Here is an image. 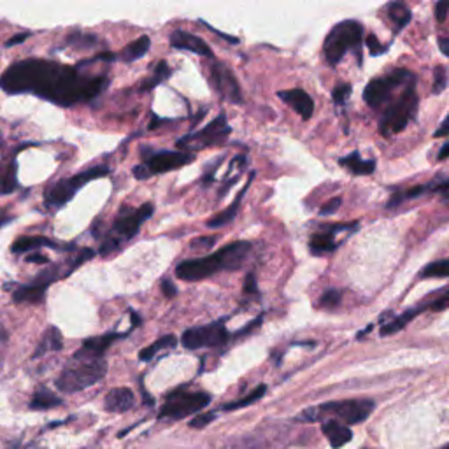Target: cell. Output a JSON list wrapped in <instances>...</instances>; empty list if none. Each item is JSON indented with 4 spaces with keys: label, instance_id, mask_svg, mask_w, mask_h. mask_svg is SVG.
I'll return each instance as SVG.
<instances>
[{
    "label": "cell",
    "instance_id": "3",
    "mask_svg": "<svg viewBox=\"0 0 449 449\" xmlns=\"http://www.w3.org/2000/svg\"><path fill=\"white\" fill-rule=\"evenodd\" d=\"M376 403L367 398L354 400H337V402H327L322 406L309 407L302 411L297 416V421L304 423H316V421H339L342 425H356L367 420L374 411Z\"/></svg>",
    "mask_w": 449,
    "mask_h": 449
},
{
    "label": "cell",
    "instance_id": "37",
    "mask_svg": "<svg viewBox=\"0 0 449 449\" xmlns=\"http://www.w3.org/2000/svg\"><path fill=\"white\" fill-rule=\"evenodd\" d=\"M351 90L353 88H351V85H348V83H339V85L334 88V92H332V97H334L335 104H344V102L349 99Z\"/></svg>",
    "mask_w": 449,
    "mask_h": 449
},
{
    "label": "cell",
    "instance_id": "45",
    "mask_svg": "<svg viewBox=\"0 0 449 449\" xmlns=\"http://www.w3.org/2000/svg\"><path fill=\"white\" fill-rule=\"evenodd\" d=\"M32 36V33L30 32H23V33H16V36H13L11 37V39H7L6 43H4V46L6 48H13V46H18V44H23L26 39H28V37Z\"/></svg>",
    "mask_w": 449,
    "mask_h": 449
},
{
    "label": "cell",
    "instance_id": "18",
    "mask_svg": "<svg viewBox=\"0 0 449 449\" xmlns=\"http://www.w3.org/2000/svg\"><path fill=\"white\" fill-rule=\"evenodd\" d=\"M278 97L285 102V104H288L293 111L299 112L302 120H311L312 112H315V100H312L311 95L305 93L304 90H282V92L278 93Z\"/></svg>",
    "mask_w": 449,
    "mask_h": 449
},
{
    "label": "cell",
    "instance_id": "5",
    "mask_svg": "<svg viewBox=\"0 0 449 449\" xmlns=\"http://www.w3.org/2000/svg\"><path fill=\"white\" fill-rule=\"evenodd\" d=\"M153 211H154V206L151 202L142 204L139 209H130V211L123 209L122 213L118 214V218H116L111 228H109L105 239L102 241V244L99 248L100 255L102 256L111 255V253L118 251L123 244L128 243V241L134 239V237L139 233V230H141L142 223L153 216Z\"/></svg>",
    "mask_w": 449,
    "mask_h": 449
},
{
    "label": "cell",
    "instance_id": "27",
    "mask_svg": "<svg viewBox=\"0 0 449 449\" xmlns=\"http://www.w3.org/2000/svg\"><path fill=\"white\" fill-rule=\"evenodd\" d=\"M62 348H63L62 334H60V330L56 327H50L46 332H44L43 339H41L36 353H33V358H39L46 353H53V351H60Z\"/></svg>",
    "mask_w": 449,
    "mask_h": 449
},
{
    "label": "cell",
    "instance_id": "47",
    "mask_svg": "<svg viewBox=\"0 0 449 449\" xmlns=\"http://www.w3.org/2000/svg\"><path fill=\"white\" fill-rule=\"evenodd\" d=\"M200 23L206 26V28H209L213 33H216L218 37H221V39L228 41V43H232V44H239V39H237V37L228 36V33H223V32H218V28H213V26H211L209 23H207V21H204V20H200Z\"/></svg>",
    "mask_w": 449,
    "mask_h": 449
},
{
    "label": "cell",
    "instance_id": "49",
    "mask_svg": "<svg viewBox=\"0 0 449 449\" xmlns=\"http://www.w3.org/2000/svg\"><path fill=\"white\" fill-rule=\"evenodd\" d=\"M449 11V2H439L435 6V16L439 21H444L446 20V14Z\"/></svg>",
    "mask_w": 449,
    "mask_h": 449
},
{
    "label": "cell",
    "instance_id": "26",
    "mask_svg": "<svg viewBox=\"0 0 449 449\" xmlns=\"http://www.w3.org/2000/svg\"><path fill=\"white\" fill-rule=\"evenodd\" d=\"M151 48V39L149 36H141L139 39L132 41L130 44H127L122 51H120L118 58L123 60V62L130 63L135 62V60H141L146 53L149 51Z\"/></svg>",
    "mask_w": 449,
    "mask_h": 449
},
{
    "label": "cell",
    "instance_id": "14",
    "mask_svg": "<svg viewBox=\"0 0 449 449\" xmlns=\"http://www.w3.org/2000/svg\"><path fill=\"white\" fill-rule=\"evenodd\" d=\"M209 81L213 85L214 92L226 102L232 104H241L243 102V93H241L239 83H237L236 75L228 67L220 62H213L209 69Z\"/></svg>",
    "mask_w": 449,
    "mask_h": 449
},
{
    "label": "cell",
    "instance_id": "34",
    "mask_svg": "<svg viewBox=\"0 0 449 449\" xmlns=\"http://www.w3.org/2000/svg\"><path fill=\"white\" fill-rule=\"evenodd\" d=\"M420 275L423 279L428 278H449V260H437V262L428 263Z\"/></svg>",
    "mask_w": 449,
    "mask_h": 449
},
{
    "label": "cell",
    "instance_id": "54",
    "mask_svg": "<svg viewBox=\"0 0 449 449\" xmlns=\"http://www.w3.org/2000/svg\"><path fill=\"white\" fill-rule=\"evenodd\" d=\"M130 318H132V323H134V327H141V318H139L137 312L130 311Z\"/></svg>",
    "mask_w": 449,
    "mask_h": 449
},
{
    "label": "cell",
    "instance_id": "29",
    "mask_svg": "<svg viewBox=\"0 0 449 449\" xmlns=\"http://www.w3.org/2000/svg\"><path fill=\"white\" fill-rule=\"evenodd\" d=\"M176 344H177L176 335H172V334L164 335V337L157 339V341H154L151 346H148V348L142 349L141 353H139V360H141V361H149V360H153L154 354L160 353V351H164V349H172V348H176Z\"/></svg>",
    "mask_w": 449,
    "mask_h": 449
},
{
    "label": "cell",
    "instance_id": "36",
    "mask_svg": "<svg viewBox=\"0 0 449 449\" xmlns=\"http://www.w3.org/2000/svg\"><path fill=\"white\" fill-rule=\"evenodd\" d=\"M341 300H342V293L339 292V290H328V292L323 293L322 299H319V305L324 309H334L341 304Z\"/></svg>",
    "mask_w": 449,
    "mask_h": 449
},
{
    "label": "cell",
    "instance_id": "32",
    "mask_svg": "<svg viewBox=\"0 0 449 449\" xmlns=\"http://www.w3.org/2000/svg\"><path fill=\"white\" fill-rule=\"evenodd\" d=\"M95 36H90V33H81V32H74L70 33L69 37L65 39L63 46H70L75 48V50H88V48L95 46Z\"/></svg>",
    "mask_w": 449,
    "mask_h": 449
},
{
    "label": "cell",
    "instance_id": "43",
    "mask_svg": "<svg viewBox=\"0 0 449 449\" xmlns=\"http://www.w3.org/2000/svg\"><path fill=\"white\" fill-rule=\"evenodd\" d=\"M244 295H258V285H256L255 274H248L244 281Z\"/></svg>",
    "mask_w": 449,
    "mask_h": 449
},
{
    "label": "cell",
    "instance_id": "16",
    "mask_svg": "<svg viewBox=\"0 0 449 449\" xmlns=\"http://www.w3.org/2000/svg\"><path fill=\"white\" fill-rule=\"evenodd\" d=\"M356 223H330V225H324L322 232L315 233L309 241V250H311L312 255L316 256H322L327 255V253L334 251L337 248L335 244V233L342 232V230H349Z\"/></svg>",
    "mask_w": 449,
    "mask_h": 449
},
{
    "label": "cell",
    "instance_id": "42",
    "mask_svg": "<svg viewBox=\"0 0 449 449\" xmlns=\"http://www.w3.org/2000/svg\"><path fill=\"white\" fill-rule=\"evenodd\" d=\"M341 204H342L341 197L330 199L327 204H323L322 209H319V214H322V216H330V214L337 213V209L341 207Z\"/></svg>",
    "mask_w": 449,
    "mask_h": 449
},
{
    "label": "cell",
    "instance_id": "25",
    "mask_svg": "<svg viewBox=\"0 0 449 449\" xmlns=\"http://www.w3.org/2000/svg\"><path fill=\"white\" fill-rule=\"evenodd\" d=\"M339 164H341L344 169H348L351 174H354V176H369L376 171V162L365 160V158H361L356 151L348 154V157L341 158Z\"/></svg>",
    "mask_w": 449,
    "mask_h": 449
},
{
    "label": "cell",
    "instance_id": "11",
    "mask_svg": "<svg viewBox=\"0 0 449 449\" xmlns=\"http://www.w3.org/2000/svg\"><path fill=\"white\" fill-rule=\"evenodd\" d=\"M211 395L206 391H186L177 390L171 393L165 400L164 407L160 409L162 418H171V420H183L190 414L199 413L204 407L209 406Z\"/></svg>",
    "mask_w": 449,
    "mask_h": 449
},
{
    "label": "cell",
    "instance_id": "9",
    "mask_svg": "<svg viewBox=\"0 0 449 449\" xmlns=\"http://www.w3.org/2000/svg\"><path fill=\"white\" fill-rule=\"evenodd\" d=\"M418 95L414 92V86L407 88L406 92L400 95L390 107L386 109V112L383 115L379 123L381 134L390 137V135L400 134L407 125L411 123V120L414 118L418 111Z\"/></svg>",
    "mask_w": 449,
    "mask_h": 449
},
{
    "label": "cell",
    "instance_id": "22",
    "mask_svg": "<svg viewBox=\"0 0 449 449\" xmlns=\"http://www.w3.org/2000/svg\"><path fill=\"white\" fill-rule=\"evenodd\" d=\"M134 391L128 390V388H115L107 393L104 406L109 413H125V411H130L134 407Z\"/></svg>",
    "mask_w": 449,
    "mask_h": 449
},
{
    "label": "cell",
    "instance_id": "55",
    "mask_svg": "<svg viewBox=\"0 0 449 449\" xmlns=\"http://www.w3.org/2000/svg\"><path fill=\"white\" fill-rule=\"evenodd\" d=\"M440 449H449V444H448V446H444V448H440Z\"/></svg>",
    "mask_w": 449,
    "mask_h": 449
},
{
    "label": "cell",
    "instance_id": "51",
    "mask_svg": "<svg viewBox=\"0 0 449 449\" xmlns=\"http://www.w3.org/2000/svg\"><path fill=\"white\" fill-rule=\"evenodd\" d=\"M448 134H449V116L446 120H444L440 128H437L435 134H433V137H444V135H448Z\"/></svg>",
    "mask_w": 449,
    "mask_h": 449
},
{
    "label": "cell",
    "instance_id": "10",
    "mask_svg": "<svg viewBox=\"0 0 449 449\" xmlns=\"http://www.w3.org/2000/svg\"><path fill=\"white\" fill-rule=\"evenodd\" d=\"M400 86H414V74L407 69H395L386 75L374 78L364 90V100L367 102L369 107L379 109L388 99L391 92L400 88Z\"/></svg>",
    "mask_w": 449,
    "mask_h": 449
},
{
    "label": "cell",
    "instance_id": "48",
    "mask_svg": "<svg viewBox=\"0 0 449 449\" xmlns=\"http://www.w3.org/2000/svg\"><path fill=\"white\" fill-rule=\"evenodd\" d=\"M26 262L28 263H36V265H44V263H50V258L46 255H41V253H30L26 256Z\"/></svg>",
    "mask_w": 449,
    "mask_h": 449
},
{
    "label": "cell",
    "instance_id": "35",
    "mask_svg": "<svg viewBox=\"0 0 449 449\" xmlns=\"http://www.w3.org/2000/svg\"><path fill=\"white\" fill-rule=\"evenodd\" d=\"M449 86V73L444 67H437L435 74H433V93L439 95Z\"/></svg>",
    "mask_w": 449,
    "mask_h": 449
},
{
    "label": "cell",
    "instance_id": "31",
    "mask_svg": "<svg viewBox=\"0 0 449 449\" xmlns=\"http://www.w3.org/2000/svg\"><path fill=\"white\" fill-rule=\"evenodd\" d=\"M388 13H390V18L393 20L395 26H397V32H400V30L411 21V11L407 9L406 4L402 2L391 4V6L388 7Z\"/></svg>",
    "mask_w": 449,
    "mask_h": 449
},
{
    "label": "cell",
    "instance_id": "19",
    "mask_svg": "<svg viewBox=\"0 0 449 449\" xmlns=\"http://www.w3.org/2000/svg\"><path fill=\"white\" fill-rule=\"evenodd\" d=\"M130 332H125V334H118V332H111V334H104V335H97V337H90L86 341H83L81 348H79L78 353L83 354V356H92V358H104V351L109 348L115 341L118 339L127 337Z\"/></svg>",
    "mask_w": 449,
    "mask_h": 449
},
{
    "label": "cell",
    "instance_id": "23",
    "mask_svg": "<svg viewBox=\"0 0 449 449\" xmlns=\"http://www.w3.org/2000/svg\"><path fill=\"white\" fill-rule=\"evenodd\" d=\"M322 430H323L324 437L328 439V443H330V446L334 449L346 446V444L351 440V437H353V432H351L348 426L334 420L324 421Z\"/></svg>",
    "mask_w": 449,
    "mask_h": 449
},
{
    "label": "cell",
    "instance_id": "2",
    "mask_svg": "<svg viewBox=\"0 0 449 449\" xmlns=\"http://www.w3.org/2000/svg\"><path fill=\"white\" fill-rule=\"evenodd\" d=\"M251 251V243L248 241H236L218 250L213 255L200 256V258L184 260L176 267V275L183 281H200L225 270H239L246 262Z\"/></svg>",
    "mask_w": 449,
    "mask_h": 449
},
{
    "label": "cell",
    "instance_id": "52",
    "mask_svg": "<svg viewBox=\"0 0 449 449\" xmlns=\"http://www.w3.org/2000/svg\"><path fill=\"white\" fill-rule=\"evenodd\" d=\"M439 48L444 55L449 56V37H443V39H439Z\"/></svg>",
    "mask_w": 449,
    "mask_h": 449
},
{
    "label": "cell",
    "instance_id": "33",
    "mask_svg": "<svg viewBox=\"0 0 449 449\" xmlns=\"http://www.w3.org/2000/svg\"><path fill=\"white\" fill-rule=\"evenodd\" d=\"M265 391H267L265 384H260V386L256 388V390H253L248 397L237 400V402L226 403V406H223V411H236V409H243V407H246V406H251V403H255L256 400L262 398L263 395H265Z\"/></svg>",
    "mask_w": 449,
    "mask_h": 449
},
{
    "label": "cell",
    "instance_id": "38",
    "mask_svg": "<svg viewBox=\"0 0 449 449\" xmlns=\"http://www.w3.org/2000/svg\"><path fill=\"white\" fill-rule=\"evenodd\" d=\"M218 236H209V237H197L190 243L191 250H200V251H209L211 248L216 244Z\"/></svg>",
    "mask_w": 449,
    "mask_h": 449
},
{
    "label": "cell",
    "instance_id": "8",
    "mask_svg": "<svg viewBox=\"0 0 449 449\" xmlns=\"http://www.w3.org/2000/svg\"><path fill=\"white\" fill-rule=\"evenodd\" d=\"M232 134V127L228 125V120L225 115H220L214 118L213 122L207 123L197 132L183 135L179 141H176V146L179 149L188 151V153H195L204 148H213V146L223 144L226 139Z\"/></svg>",
    "mask_w": 449,
    "mask_h": 449
},
{
    "label": "cell",
    "instance_id": "20",
    "mask_svg": "<svg viewBox=\"0 0 449 449\" xmlns=\"http://www.w3.org/2000/svg\"><path fill=\"white\" fill-rule=\"evenodd\" d=\"M253 177H255V172H251L250 179H248V183H246V186H244L243 190L239 191V195H237L236 200H233V202L230 204V206L226 207L225 211H221L220 214H216V216H213V218H211V220H207L206 226H209V228H221V226L230 225L233 220H236L237 213H239V206H241V202H243V197H244V195H246L248 188H250V183L253 181Z\"/></svg>",
    "mask_w": 449,
    "mask_h": 449
},
{
    "label": "cell",
    "instance_id": "21",
    "mask_svg": "<svg viewBox=\"0 0 449 449\" xmlns=\"http://www.w3.org/2000/svg\"><path fill=\"white\" fill-rule=\"evenodd\" d=\"M18 190V162L14 157L0 162V195H11Z\"/></svg>",
    "mask_w": 449,
    "mask_h": 449
},
{
    "label": "cell",
    "instance_id": "4",
    "mask_svg": "<svg viewBox=\"0 0 449 449\" xmlns=\"http://www.w3.org/2000/svg\"><path fill=\"white\" fill-rule=\"evenodd\" d=\"M107 372V361L105 358L83 356L75 353L60 376L56 377L55 384L63 393H75V391L86 390V388L97 384Z\"/></svg>",
    "mask_w": 449,
    "mask_h": 449
},
{
    "label": "cell",
    "instance_id": "6",
    "mask_svg": "<svg viewBox=\"0 0 449 449\" xmlns=\"http://www.w3.org/2000/svg\"><path fill=\"white\" fill-rule=\"evenodd\" d=\"M109 172L111 171L105 165H97V167L86 169V171L79 172V174L73 177H67V179L55 181L44 190V207L51 211V213H56V211L62 209L63 206H67L74 199L75 191L81 190L90 181L107 176Z\"/></svg>",
    "mask_w": 449,
    "mask_h": 449
},
{
    "label": "cell",
    "instance_id": "30",
    "mask_svg": "<svg viewBox=\"0 0 449 449\" xmlns=\"http://www.w3.org/2000/svg\"><path fill=\"white\" fill-rule=\"evenodd\" d=\"M62 403V398L56 397L55 393H51L46 388H39V390L33 393L32 400H30V407L36 411H48L53 407H58Z\"/></svg>",
    "mask_w": 449,
    "mask_h": 449
},
{
    "label": "cell",
    "instance_id": "17",
    "mask_svg": "<svg viewBox=\"0 0 449 449\" xmlns=\"http://www.w3.org/2000/svg\"><path fill=\"white\" fill-rule=\"evenodd\" d=\"M171 46L176 48V50L190 51L199 56H206V58L213 60V50L209 48V44L204 39H200L199 36H195V33L186 32V30L176 28L171 33Z\"/></svg>",
    "mask_w": 449,
    "mask_h": 449
},
{
    "label": "cell",
    "instance_id": "39",
    "mask_svg": "<svg viewBox=\"0 0 449 449\" xmlns=\"http://www.w3.org/2000/svg\"><path fill=\"white\" fill-rule=\"evenodd\" d=\"M93 256H95V251H93V250H90V248H85V250H81V251H79V253H78V256H75V260H74V262H73V263H70L69 270H67V273H65V274H63V275H65V278H67V275H70V274H73V273H74V270H75V269H78V267H79V265H81V263H85V262H86V260H92V258H93Z\"/></svg>",
    "mask_w": 449,
    "mask_h": 449
},
{
    "label": "cell",
    "instance_id": "15",
    "mask_svg": "<svg viewBox=\"0 0 449 449\" xmlns=\"http://www.w3.org/2000/svg\"><path fill=\"white\" fill-rule=\"evenodd\" d=\"M191 162H195V154L188 153V151H157V153L146 157L142 164L148 167L149 174L154 176L172 172L191 164Z\"/></svg>",
    "mask_w": 449,
    "mask_h": 449
},
{
    "label": "cell",
    "instance_id": "1",
    "mask_svg": "<svg viewBox=\"0 0 449 449\" xmlns=\"http://www.w3.org/2000/svg\"><path fill=\"white\" fill-rule=\"evenodd\" d=\"M105 86V75H83L79 67L44 58L21 60L0 75V90L6 93H32L62 107L93 100Z\"/></svg>",
    "mask_w": 449,
    "mask_h": 449
},
{
    "label": "cell",
    "instance_id": "41",
    "mask_svg": "<svg viewBox=\"0 0 449 449\" xmlns=\"http://www.w3.org/2000/svg\"><path fill=\"white\" fill-rule=\"evenodd\" d=\"M214 420H216V413L199 414V416H195L194 420L190 421V426L191 428H204V426H207L211 421H214Z\"/></svg>",
    "mask_w": 449,
    "mask_h": 449
},
{
    "label": "cell",
    "instance_id": "7",
    "mask_svg": "<svg viewBox=\"0 0 449 449\" xmlns=\"http://www.w3.org/2000/svg\"><path fill=\"white\" fill-rule=\"evenodd\" d=\"M364 39V26L354 20L341 21L328 32L323 43V55L328 63L335 65L344 58V55L351 50L360 48Z\"/></svg>",
    "mask_w": 449,
    "mask_h": 449
},
{
    "label": "cell",
    "instance_id": "40",
    "mask_svg": "<svg viewBox=\"0 0 449 449\" xmlns=\"http://www.w3.org/2000/svg\"><path fill=\"white\" fill-rule=\"evenodd\" d=\"M449 307V292L446 293V295L439 297V299H435L433 302H430V304H423L421 305V309L425 311H433V312H439V311H444V309Z\"/></svg>",
    "mask_w": 449,
    "mask_h": 449
},
{
    "label": "cell",
    "instance_id": "28",
    "mask_svg": "<svg viewBox=\"0 0 449 449\" xmlns=\"http://www.w3.org/2000/svg\"><path fill=\"white\" fill-rule=\"evenodd\" d=\"M171 75H172L171 67H169V63L165 62V60H162V62H158L157 67H154L153 75H151V78H148V79H144V81L141 83V88L139 90H141L142 93L151 92V90H154L157 86H160L162 83L167 81Z\"/></svg>",
    "mask_w": 449,
    "mask_h": 449
},
{
    "label": "cell",
    "instance_id": "12",
    "mask_svg": "<svg viewBox=\"0 0 449 449\" xmlns=\"http://www.w3.org/2000/svg\"><path fill=\"white\" fill-rule=\"evenodd\" d=\"M230 341V334L226 330L223 319H218L204 327H191L184 330L181 337V344L186 349H202V348H220Z\"/></svg>",
    "mask_w": 449,
    "mask_h": 449
},
{
    "label": "cell",
    "instance_id": "46",
    "mask_svg": "<svg viewBox=\"0 0 449 449\" xmlns=\"http://www.w3.org/2000/svg\"><path fill=\"white\" fill-rule=\"evenodd\" d=\"M365 43H367V48H369V51H371V55L376 56V55H379V53L384 51V48L381 46L379 41L376 39L374 33H371V36L367 37V41H365Z\"/></svg>",
    "mask_w": 449,
    "mask_h": 449
},
{
    "label": "cell",
    "instance_id": "24",
    "mask_svg": "<svg viewBox=\"0 0 449 449\" xmlns=\"http://www.w3.org/2000/svg\"><path fill=\"white\" fill-rule=\"evenodd\" d=\"M41 248H60V246L55 243V241L48 239V237H43V236H36V237L21 236L13 243V246H11V253H13V255H21V253L41 250Z\"/></svg>",
    "mask_w": 449,
    "mask_h": 449
},
{
    "label": "cell",
    "instance_id": "53",
    "mask_svg": "<svg viewBox=\"0 0 449 449\" xmlns=\"http://www.w3.org/2000/svg\"><path fill=\"white\" fill-rule=\"evenodd\" d=\"M439 160H446V158H449V142L446 146H443V149L439 151Z\"/></svg>",
    "mask_w": 449,
    "mask_h": 449
},
{
    "label": "cell",
    "instance_id": "44",
    "mask_svg": "<svg viewBox=\"0 0 449 449\" xmlns=\"http://www.w3.org/2000/svg\"><path fill=\"white\" fill-rule=\"evenodd\" d=\"M160 288H162V293H164L167 299H172V297L177 295V288H176L174 282L171 281V279H162Z\"/></svg>",
    "mask_w": 449,
    "mask_h": 449
},
{
    "label": "cell",
    "instance_id": "13",
    "mask_svg": "<svg viewBox=\"0 0 449 449\" xmlns=\"http://www.w3.org/2000/svg\"><path fill=\"white\" fill-rule=\"evenodd\" d=\"M58 279L56 267H48L43 273H39L28 285H20L13 292L14 304H39L46 297L48 286Z\"/></svg>",
    "mask_w": 449,
    "mask_h": 449
},
{
    "label": "cell",
    "instance_id": "50",
    "mask_svg": "<svg viewBox=\"0 0 449 449\" xmlns=\"http://www.w3.org/2000/svg\"><path fill=\"white\" fill-rule=\"evenodd\" d=\"M11 221H14V216H11V214L7 213V209H0V228L9 225Z\"/></svg>",
    "mask_w": 449,
    "mask_h": 449
}]
</instances>
